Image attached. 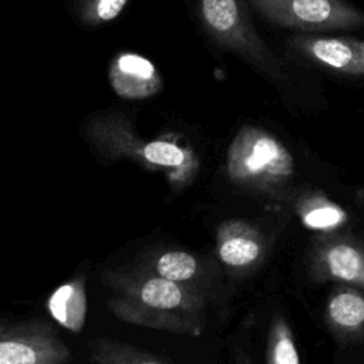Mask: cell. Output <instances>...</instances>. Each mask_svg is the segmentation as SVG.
Here are the masks:
<instances>
[{
	"label": "cell",
	"instance_id": "10",
	"mask_svg": "<svg viewBox=\"0 0 364 364\" xmlns=\"http://www.w3.org/2000/svg\"><path fill=\"white\" fill-rule=\"evenodd\" d=\"M216 247L220 262L233 270L249 269L263 255V242L257 230L237 220L219 228Z\"/></svg>",
	"mask_w": 364,
	"mask_h": 364
},
{
	"label": "cell",
	"instance_id": "5",
	"mask_svg": "<svg viewBox=\"0 0 364 364\" xmlns=\"http://www.w3.org/2000/svg\"><path fill=\"white\" fill-rule=\"evenodd\" d=\"M266 21L296 33L364 28V10L348 0H246Z\"/></svg>",
	"mask_w": 364,
	"mask_h": 364
},
{
	"label": "cell",
	"instance_id": "7",
	"mask_svg": "<svg viewBox=\"0 0 364 364\" xmlns=\"http://www.w3.org/2000/svg\"><path fill=\"white\" fill-rule=\"evenodd\" d=\"M70 360V350L44 323L0 327V364H55Z\"/></svg>",
	"mask_w": 364,
	"mask_h": 364
},
{
	"label": "cell",
	"instance_id": "4",
	"mask_svg": "<svg viewBox=\"0 0 364 364\" xmlns=\"http://www.w3.org/2000/svg\"><path fill=\"white\" fill-rule=\"evenodd\" d=\"M199 10L206 31L219 46L273 81L289 78L286 64L257 33L243 0H199Z\"/></svg>",
	"mask_w": 364,
	"mask_h": 364
},
{
	"label": "cell",
	"instance_id": "3",
	"mask_svg": "<svg viewBox=\"0 0 364 364\" xmlns=\"http://www.w3.org/2000/svg\"><path fill=\"white\" fill-rule=\"evenodd\" d=\"M226 171L230 181L245 189L274 193L291 181L294 161L274 135L255 127H243L229 145Z\"/></svg>",
	"mask_w": 364,
	"mask_h": 364
},
{
	"label": "cell",
	"instance_id": "14",
	"mask_svg": "<svg viewBox=\"0 0 364 364\" xmlns=\"http://www.w3.org/2000/svg\"><path fill=\"white\" fill-rule=\"evenodd\" d=\"M152 270L155 274L162 276L168 280L188 284L200 273L199 260L185 250H168L161 253L154 264Z\"/></svg>",
	"mask_w": 364,
	"mask_h": 364
},
{
	"label": "cell",
	"instance_id": "9",
	"mask_svg": "<svg viewBox=\"0 0 364 364\" xmlns=\"http://www.w3.org/2000/svg\"><path fill=\"white\" fill-rule=\"evenodd\" d=\"M108 80L115 94L125 100L149 98L162 88L154 63L136 53L118 54L109 65Z\"/></svg>",
	"mask_w": 364,
	"mask_h": 364
},
{
	"label": "cell",
	"instance_id": "1",
	"mask_svg": "<svg viewBox=\"0 0 364 364\" xmlns=\"http://www.w3.org/2000/svg\"><path fill=\"white\" fill-rule=\"evenodd\" d=\"M111 283L119 294L108 304L121 320L172 331H200L203 300L193 286L155 273L132 280L117 277Z\"/></svg>",
	"mask_w": 364,
	"mask_h": 364
},
{
	"label": "cell",
	"instance_id": "8",
	"mask_svg": "<svg viewBox=\"0 0 364 364\" xmlns=\"http://www.w3.org/2000/svg\"><path fill=\"white\" fill-rule=\"evenodd\" d=\"M311 269L320 280L364 290V245L350 237H328L314 252Z\"/></svg>",
	"mask_w": 364,
	"mask_h": 364
},
{
	"label": "cell",
	"instance_id": "12",
	"mask_svg": "<svg viewBox=\"0 0 364 364\" xmlns=\"http://www.w3.org/2000/svg\"><path fill=\"white\" fill-rule=\"evenodd\" d=\"M326 317L330 327L341 336L364 334V294L351 289L336 291L327 303Z\"/></svg>",
	"mask_w": 364,
	"mask_h": 364
},
{
	"label": "cell",
	"instance_id": "16",
	"mask_svg": "<svg viewBox=\"0 0 364 364\" xmlns=\"http://www.w3.org/2000/svg\"><path fill=\"white\" fill-rule=\"evenodd\" d=\"M267 363L270 364H299L300 357L296 348L291 331L286 320L276 318L273 321L269 344Z\"/></svg>",
	"mask_w": 364,
	"mask_h": 364
},
{
	"label": "cell",
	"instance_id": "6",
	"mask_svg": "<svg viewBox=\"0 0 364 364\" xmlns=\"http://www.w3.org/2000/svg\"><path fill=\"white\" fill-rule=\"evenodd\" d=\"M287 50L313 65L353 77H364V40L327 33H296L287 38Z\"/></svg>",
	"mask_w": 364,
	"mask_h": 364
},
{
	"label": "cell",
	"instance_id": "15",
	"mask_svg": "<svg viewBox=\"0 0 364 364\" xmlns=\"http://www.w3.org/2000/svg\"><path fill=\"white\" fill-rule=\"evenodd\" d=\"M300 218L310 229L328 230L340 226L346 220V213L336 203L318 196L301 203Z\"/></svg>",
	"mask_w": 364,
	"mask_h": 364
},
{
	"label": "cell",
	"instance_id": "2",
	"mask_svg": "<svg viewBox=\"0 0 364 364\" xmlns=\"http://www.w3.org/2000/svg\"><path fill=\"white\" fill-rule=\"evenodd\" d=\"M94 146L109 159H132L149 171L162 172L173 188L189 185L198 173L199 161L193 151L169 138L139 139L119 114L94 117L87 124Z\"/></svg>",
	"mask_w": 364,
	"mask_h": 364
},
{
	"label": "cell",
	"instance_id": "13",
	"mask_svg": "<svg viewBox=\"0 0 364 364\" xmlns=\"http://www.w3.org/2000/svg\"><path fill=\"white\" fill-rule=\"evenodd\" d=\"M90 360L92 363L102 364H144V363H168L166 358L152 354L145 350H139L134 346L119 343L115 340L97 338L88 344Z\"/></svg>",
	"mask_w": 364,
	"mask_h": 364
},
{
	"label": "cell",
	"instance_id": "17",
	"mask_svg": "<svg viewBox=\"0 0 364 364\" xmlns=\"http://www.w3.org/2000/svg\"><path fill=\"white\" fill-rule=\"evenodd\" d=\"M128 0H97L95 16L101 21H111L121 14Z\"/></svg>",
	"mask_w": 364,
	"mask_h": 364
},
{
	"label": "cell",
	"instance_id": "11",
	"mask_svg": "<svg viewBox=\"0 0 364 364\" xmlns=\"http://www.w3.org/2000/svg\"><path fill=\"white\" fill-rule=\"evenodd\" d=\"M50 316L64 328L78 333L87 316L85 286L81 277L73 279L58 289L47 300Z\"/></svg>",
	"mask_w": 364,
	"mask_h": 364
}]
</instances>
